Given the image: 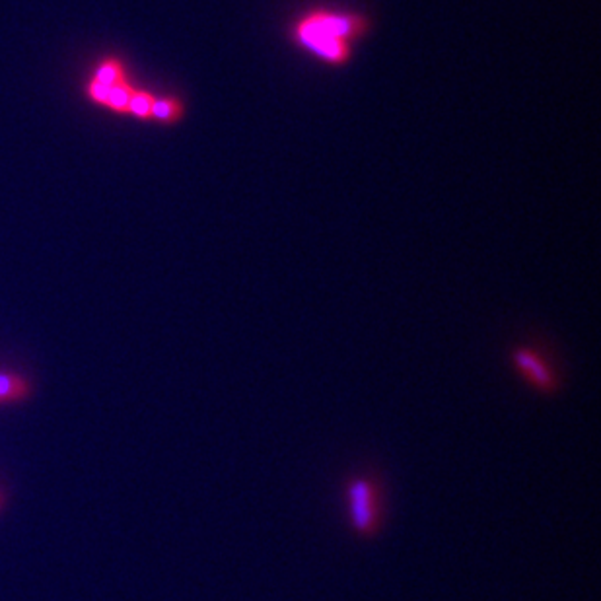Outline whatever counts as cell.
<instances>
[{
	"instance_id": "9",
	"label": "cell",
	"mask_w": 601,
	"mask_h": 601,
	"mask_svg": "<svg viewBox=\"0 0 601 601\" xmlns=\"http://www.w3.org/2000/svg\"><path fill=\"white\" fill-rule=\"evenodd\" d=\"M107 94H110V88H107V86L100 84V82H95L92 78V82L88 84V95L90 98L95 102V103H100V105H105L107 102Z\"/></svg>"
},
{
	"instance_id": "1",
	"label": "cell",
	"mask_w": 601,
	"mask_h": 601,
	"mask_svg": "<svg viewBox=\"0 0 601 601\" xmlns=\"http://www.w3.org/2000/svg\"><path fill=\"white\" fill-rule=\"evenodd\" d=\"M342 518L354 539L374 541L390 518V482L375 461L352 465L341 479Z\"/></svg>"
},
{
	"instance_id": "4",
	"label": "cell",
	"mask_w": 601,
	"mask_h": 601,
	"mask_svg": "<svg viewBox=\"0 0 601 601\" xmlns=\"http://www.w3.org/2000/svg\"><path fill=\"white\" fill-rule=\"evenodd\" d=\"M29 391L31 388L26 378L12 372H0V405L26 399Z\"/></svg>"
},
{
	"instance_id": "7",
	"label": "cell",
	"mask_w": 601,
	"mask_h": 601,
	"mask_svg": "<svg viewBox=\"0 0 601 601\" xmlns=\"http://www.w3.org/2000/svg\"><path fill=\"white\" fill-rule=\"evenodd\" d=\"M133 92H135V88L127 80L121 82V84H115L110 88V94H107L105 105L115 113H127L128 111V102H131Z\"/></svg>"
},
{
	"instance_id": "5",
	"label": "cell",
	"mask_w": 601,
	"mask_h": 601,
	"mask_svg": "<svg viewBox=\"0 0 601 601\" xmlns=\"http://www.w3.org/2000/svg\"><path fill=\"white\" fill-rule=\"evenodd\" d=\"M184 117V103H181L177 98H160L154 100L152 105V115L150 119L162 121V123H176Z\"/></svg>"
},
{
	"instance_id": "3",
	"label": "cell",
	"mask_w": 601,
	"mask_h": 601,
	"mask_svg": "<svg viewBox=\"0 0 601 601\" xmlns=\"http://www.w3.org/2000/svg\"><path fill=\"white\" fill-rule=\"evenodd\" d=\"M510 366L525 388L541 397H555L563 391V370L556 360L538 345H518L510 352Z\"/></svg>"
},
{
	"instance_id": "8",
	"label": "cell",
	"mask_w": 601,
	"mask_h": 601,
	"mask_svg": "<svg viewBox=\"0 0 601 601\" xmlns=\"http://www.w3.org/2000/svg\"><path fill=\"white\" fill-rule=\"evenodd\" d=\"M154 95L146 92V90H135L131 95V102H128V111L138 119H150L152 115V105H154Z\"/></svg>"
},
{
	"instance_id": "10",
	"label": "cell",
	"mask_w": 601,
	"mask_h": 601,
	"mask_svg": "<svg viewBox=\"0 0 601 601\" xmlns=\"http://www.w3.org/2000/svg\"><path fill=\"white\" fill-rule=\"evenodd\" d=\"M3 500H4V497H3V492H0V506H3Z\"/></svg>"
},
{
	"instance_id": "2",
	"label": "cell",
	"mask_w": 601,
	"mask_h": 601,
	"mask_svg": "<svg viewBox=\"0 0 601 601\" xmlns=\"http://www.w3.org/2000/svg\"><path fill=\"white\" fill-rule=\"evenodd\" d=\"M368 29V20L354 12L314 10L294 26L292 37L300 47L329 64H342L350 59V43Z\"/></svg>"
},
{
	"instance_id": "6",
	"label": "cell",
	"mask_w": 601,
	"mask_h": 601,
	"mask_svg": "<svg viewBox=\"0 0 601 601\" xmlns=\"http://www.w3.org/2000/svg\"><path fill=\"white\" fill-rule=\"evenodd\" d=\"M94 80L100 82L107 88H111L115 84H121L125 82V69L121 61L117 59H105L98 64V69L94 72Z\"/></svg>"
}]
</instances>
